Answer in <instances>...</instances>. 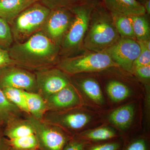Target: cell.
I'll list each match as a JSON object with an SVG mask.
<instances>
[{
	"label": "cell",
	"mask_w": 150,
	"mask_h": 150,
	"mask_svg": "<svg viewBox=\"0 0 150 150\" xmlns=\"http://www.w3.org/2000/svg\"><path fill=\"white\" fill-rule=\"evenodd\" d=\"M144 7L145 10H146V13H147L148 14H150V0H146L144 5Z\"/></svg>",
	"instance_id": "obj_35"
},
{
	"label": "cell",
	"mask_w": 150,
	"mask_h": 150,
	"mask_svg": "<svg viewBox=\"0 0 150 150\" xmlns=\"http://www.w3.org/2000/svg\"><path fill=\"white\" fill-rule=\"evenodd\" d=\"M134 114V106L131 104L127 105L112 111L109 115V120L120 129H126L131 124Z\"/></svg>",
	"instance_id": "obj_18"
},
{
	"label": "cell",
	"mask_w": 150,
	"mask_h": 150,
	"mask_svg": "<svg viewBox=\"0 0 150 150\" xmlns=\"http://www.w3.org/2000/svg\"><path fill=\"white\" fill-rule=\"evenodd\" d=\"M124 150H148L147 144L144 139H137L132 141Z\"/></svg>",
	"instance_id": "obj_31"
},
{
	"label": "cell",
	"mask_w": 150,
	"mask_h": 150,
	"mask_svg": "<svg viewBox=\"0 0 150 150\" xmlns=\"http://www.w3.org/2000/svg\"><path fill=\"white\" fill-rule=\"evenodd\" d=\"M71 83L76 86L87 96L98 104L103 102V96L100 86L98 81L91 77L70 79Z\"/></svg>",
	"instance_id": "obj_16"
},
{
	"label": "cell",
	"mask_w": 150,
	"mask_h": 150,
	"mask_svg": "<svg viewBox=\"0 0 150 150\" xmlns=\"http://www.w3.org/2000/svg\"><path fill=\"white\" fill-rule=\"evenodd\" d=\"M104 52L118 67L131 72L134 62L141 53V48L137 40L120 37Z\"/></svg>",
	"instance_id": "obj_10"
},
{
	"label": "cell",
	"mask_w": 150,
	"mask_h": 150,
	"mask_svg": "<svg viewBox=\"0 0 150 150\" xmlns=\"http://www.w3.org/2000/svg\"><path fill=\"white\" fill-rule=\"evenodd\" d=\"M74 18V14L71 9L51 10L40 31L60 47Z\"/></svg>",
	"instance_id": "obj_8"
},
{
	"label": "cell",
	"mask_w": 150,
	"mask_h": 150,
	"mask_svg": "<svg viewBox=\"0 0 150 150\" xmlns=\"http://www.w3.org/2000/svg\"><path fill=\"white\" fill-rule=\"evenodd\" d=\"M39 0H0V18L10 25L23 11Z\"/></svg>",
	"instance_id": "obj_14"
},
{
	"label": "cell",
	"mask_w": 150,
	"mask_h": 150,
	"mask_svg": "<svg viewBox=\"0 0 150 150\" xmlns=\"http://www.w3.org/2000/svg\"><path fill=\"white\" fill-rule=\"evenodd\" d=\"M111 14L120 37L136 40L130 16L117 14Z\"/></svg>",
	"instance_id": "obj_22"
},
{
	"label": "cell",
	"mask_w": 150,
	"mask_h": 150,
	"mask_svg": "<svg viewBox=\"0 0 150 150\" xmlns=\"http://www.w3.org/2000/svg\"><path fill=\"white\" fill-rule=\"evenodd\" d=\"M133 30L137 41H146L150 40L149 23L146 14L130 16Z\"/></svg>",
	"instance_id": "obj_20"
},
{
	"label": "cell",
	"mask_w": 150,
	"mask_h": 150,
	"mask_svg": "<svg viewBox=\"0 0 150 150\" xmlns=\"http://www.w3.org/2000/svg\"><path fill=\"white\" fill-rule=\"evenodd\" d=\"M56 67L69 76L119 67L104 51L98 52L87 50L76 56L60 58Z\"/></svg>",
	"instance_id": "obj_4"
},
{
	"label": "cell",
	"mask_w": 150,
	"mask_h": 150,
	"mask_svg": "<svg viewBox=\"0 0 150 150\" xmlns=\"http://www.w3.org/2000/svg\"><path fill=\"white\" fill-rule=\"evenodd\" d=\"M11 148L7 138L3 137L0 139V150H10Z\"/></svg>",
	"instance_id": "obj_34"
},
{
	"label": "cell",
	"mask_w": 150,
	"mask_h": 150,
	"mask_svg": "<svg viewBox=\"0 0 150 150\" xmlns=\"http://www.w3.org/2000/svg\"><path fill=\"white\" fill-rule=\"evenodd\" d=\"M38 93L44 99L71 83L69 76L54 67L34 71Z\"/></svg>",
	"instance_id": "obj_9"
},
{
	"label": "cell",
	"mask_w": 150,
	"mask_h": 150,
	"mask_svg": "<svg viewBox=\"0 0 150 150\" xmlns=\"http://www.w3.org/2000/svg\"><path fill=\"white\" fill-rule=\"evenodd\" d=\"M98 0H85L70 9L74 14L71 24L60 46V58L72 57L85 51L83 41L92 11Z\"/></svg>",
	"instance_id": "obj_3"
},
{
	"label": "cell",
	"mask_w": 150,
	"mask_h": 150,
	"mask_svg": "<svg viewBox=\"0 0 150 150\" xmlns=\"http://www.w3.org/2000/svg\"><path fill=\"white\" fill-rule=\"evenodd\" d=\"M120 148L121 144L118 142H109L94 145L86 150H119Z\"/></svg>",
	"instance_id": "obj_30"
},
{
	"label": "cell",
	"mask_w": 150,
	"mask_h": 150,
	"mask_svg": "<svg viewBox=\"0 0 150 150\" xmlns=\"http://www.w3.org/2000/svg\"><path fill=\"white\" fill-rule=\"evenodd\" d=\"M42 120L62 128L70 135L82 129L90 121V117L74 108L61 111H47Z\"/></svg>",
	"instance_id": "obj_11"
},
{
	"label": "cell",
	"mask_w": 150,
	"mask_h": 150,
	"mask_svg": "<svg viewBox=\"0 0 150 150\" xmlns=\"http://www.w3.org/2000/svg\"><path fill=\"white\" fill-rule=\"evenodd\" d=\"M138 42L141 48V53L134 62L132 71L135 68L150 65V40Z\"/></svg>",
	"instance_id": "obj_28"
},
{
	"label": "cell",
	"mask_w": 150,
	"mask_h": 150,
	"mask_svg": "<svg viewBox=\"0 0 150 150\" xmlns=\"http://www.w3.org/2000/svg\"><path fill=\"white\" fill-rule=\"evenodd\" d=\"M86 142L76 136H72L62 150H86Z\"/></svg>",
	"instance_id": "obj_29"
},
{
	"label": "cell",
	"mask_w": 150,
	"mask_h": 150,
	"mask_svg": "<svg viewBox=\"0 0 150 150\" xmlns=\"http://www.w3.org/2000/svg\"><path fill=\"white\" fill-rule=\"evenodd\" d=\"M16 65L11 59L7 50L0 48V69L9 65Z\"/></svg>",
	"instance_id": "obj_32"
},
{
	"label": "cell",
	"mask_w": 150,
	"mask_h": 150,
	"mask_svg": "<svg viewBox=\"0 0 150 150\" xmlns=\"http://www.w3.org/2000/svg\"><path fill=\"white\" fill-rule=\"evenodd\" d=\"M6 88L38 93L34 72L15 65H9L0 69V88Z\"/></svg>",
	"instance_id": "obj_7"
},
{
	"label": "cell",
	"mask_w": 150,
	"mask_h": 150,
	"mask_svg": "<svg viewBox=\"0 0 150 150\" xmlns=\"http://www.w3.org/2000/svg\"><path fill=\"white\" fill-rule=\"evenodd\" d=\"M120 38L111 13L98 2L91 15L84 39V48L89 51L103 52Z\"/></svg>",
	"instance_id": "obj_2"
},
{
	"label": "cell",
	"mask_w": 150,
	"mask_h": 150,
	"mask_svg": "<svg viewBox=\"0 0 150 150\" xmlns=\"http://www.w3.org/2000/svg\"><path fill=\"white\" fill-rule=\"evenodd\" d=\"M10 150H19V149H14V148H11L10 149ZM39 150L38 149H33V150Z\"/></svg>",
	"instance_id": "obj_37"
},
{
	"label": "cell",
	"mask_w": 150,
	"mask_h": 150,
	"mask_svg": "<svg viewBox=\"0 0 150 150\" xmlns=\"http://www.w3.org/2000/svg\"><path fill=\"white\" fill-rule=\"evenodd\" d=\"M76 136L86 142H98L111 139L117 136L115 131L112 129L108 128H100Z\"/></svg>",
	"instance_id": "obj_24"
},
{
	"label": "cell",
	"mask_w": 150,
	"mask_h": 150,
	"mask_svg": "<svg viewBox=\"0 0 150 150\" xmlns=\"http://www.w3.org/2000/svg\"><path fill=\"white\" fill-rule=\"evenodd\" d=\"M11 148L23 150L38 149V143L34 134L13 139H8Z\"/></svg>",
	"instance_id": "obj_25"
},
{
	"label": "cell",
	"mask_w": 150,
	"mask_h": 150,
	"mask_svg": "<svg viewBox=\"0 0 150 150\" xmlns=\"http://www.w3.org/2000/svg\"><path fill=\"white\" fill-rule=\"evenodd\" d=\"M26 115L33 126L39 150H62L72 137L59 126Z\"/></svg>",
	"instance_id": "obj_6"
},
{
	"label": "cell",
	"mask_w": 150,
	"mask_h": 150,
	"mask_svg": "<svg viewBox=\"0 0 150 150\" xmlns=\"http://www.w3.org/2000/svg\"><path fill=\"white\" fill-rule=\"evenodd\" d=\"M47 111H61L74 108L79 103L76 88L71 83L45 99Z\"/></svg>",
	"instance_id": "obj_12"
},
{
	"label": "cell",
	"mask_w": 150,
	"mask_h": 150,
	"mask_svg": "<svg viewBox=\"0 0 150 150\" xmlns=\"http://www.w3.org/2000/svg\"><path fill=\"white\" fill-rule=\"evenodd\" d=\"M13 43L10 25L0 18V48L8 51Z\"/></svg>",
	"instance_id": "obj_26"
},
{
	"label": "cell",
	"mask_w": 150,
	"mask_h": 150,
	"mask_svg": "<svg viewBox=\"0 0 150 150\" xmlns=\"http://www.w3.org/2000/svg\"><path fill=\"white\" fill-rule=\"evenodd\" d=\"M2 91L6 97L26 115H30L24 91L20 89L6 88Z\"/></svg>",
	"instance_id": "obj_23"
},
{
	"label": "cell",
	"mask_w": 150,
	"mask_h": 150,
	"mask_svg": "<svg viewBox=\"0 0 150 150\" xmlns=\"http://www.w3.org/2000/svg\"><path fill=\"white\" fill-rule=\"evenodd\" d=\"M106 91L114 102H120L130 96L131 91L125 84L117 80H111L106 86Z\"/></svg>",
	"instance_id": "obj_21"
},
{
	"label": "cell",
	"mask_w": 150,
	"mask_h": 150,
	"mask_svg": "<svg viewBox=\"0 0 150 150\" xmlns=\"http://www.w3.org/2000/svg\"><path fill=\"white\" fill-rule=\"evenodd\" d=\"M8 51L16 66L33 72L56 67L60 59V47L41 31L23 42H14Z\"/></svg>",
	"instance_id": "obj_1"
},
{
	"label": "cell",
	"mask_w": 150,
	"mask_h": 150,
	"mask_svg": "<svg viewBox=\"0 0 150 150\" xmlns=\"http://www.w3.org/2000/svg\"><path fill=\"white\" fill-rule=\"evenodd\" d=\"M23 113L6 97L0 88V123L5 125L12 119L22 117Z\"/></svg>",
	"instance_id": "obj_19"
},
{
	"label": "cell",
	"mask_w": 150,
	"mask_h": 150,
	"mask_svg": "<svg viewBox=\"0 0 150 150\" xmlns=\"http://www.w3.org/2000/svg\"><path fill=\"white\" fill-rule=\"evenodd\" d=\"M1 123H0V139L4 137V136H3V131L1 130Z\"/></svg>",
	"instance_id": "obj_36"
},
{
	"label": "cell",
	"mask_w": 150,
	"mask_h": 150,
	"mask_svg": "<svg viewBox=\"0 0 150 150\" xmlns=\"http://www.w3.org/2000/svg\"><path fill=\"white\" fill-rule=\"evenodd\" d=\"M137 76L144 79H149L150 78V65L143 66L135 68L133 70Z\"/></svg>",
	"instance_id": "obj_33"
},
{
	"label": "cell",
	"mask_w": 150,
	"mask_h": 150,
	"mask_svg": "<svg viewBox=\"0 0 150 150\" xmlns=\"http://www.w3.org/2000/svg\"><path fill=\"white\" fill-rule=\"evenodd\" d=\"M103 3L110 13L128 16L146 14L144 5L137 0H103Z\"/></svg>",
	"instance_id": "obj_13"
},
{
	"label": "cell",
	"mask_w": 150,
	"mask_h": 150,
	"mask_svg": "<svg viewBox=\"0 0 150 150\" xmlns=\"http://www.w3.org/2000/svg\"><path fill=\"white\" fill-rule=\"evenodd\" d=\"M85 0H39V2L51 10L70 9L80 4Z\"/></svg>",
	"instance_id": "obj_27"
},
{
	"label": "cell",
	"mask_w": 150,
	"mask_h": 150,
	"mask_svg": "<svg viewBox=\"0 0 150 150\" xmlns=\"http://www.w3.org/2000/svg\"><path fill=\"white\" fill-rule=\"evenodd\" d=\"M26 103L30 115L42 120L47 111L46 100L39 93L24 91Z\"/></svg>",
	"instance_id": "obj_17"
},
{
	"label": "cell",
	"mask_w": 150,
	"mask_h": 150,
	"mask_svg": "<svg viewBox=\"0 0 150 150\" xmlns=\"http://www.w3.org/2000/svg\"><path fill=\"white\" fill-rule=\"evenodd\" d=\"M50 11L39 1L23 11L10 25L14 42H23L40 31Z\"/></svg>",
	"instance_id": "obj_5"
},
{
	"label": "cell",
	"mask_w": 150,
	"mask_h": 150,
	"mask_svg": "<svg viewBox=\"0 0 150 150\" xmlns=\"http://www.w3.org/2000/svg\"><path fill=\"white\" fill-rule=\"evenodd\" d=\"M3 136L11 140L34 134L31 123L26 118L18 117L12 119L5 124Z\"/></svg>",
	"instance_id": "obj_15"
}]
</instances>
